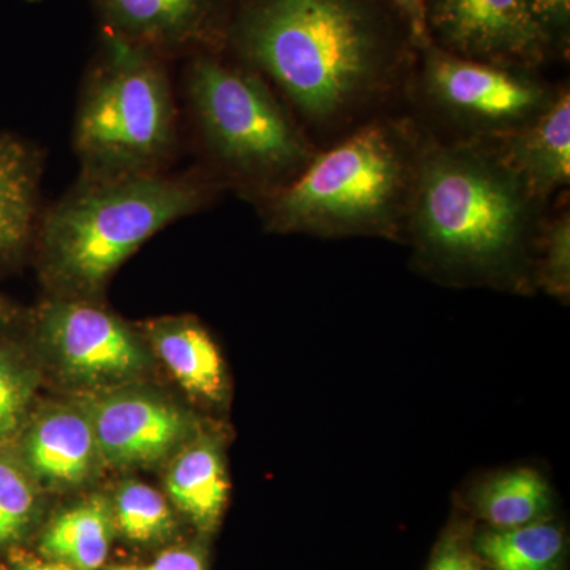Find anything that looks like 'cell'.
<instances>
[{
  "mask_svg": "<svg viewBox=\"0 0 570 570\" xmlns=\"http://www.w3.org/2000/svg\"><path fill=\"white\" fill-rule=\"evenodd\" d=\"M82 176L167 171L178 148V110L167 59L104 29L73 126Z\"/></svg>",
  "mask_w": 570,
  "mask_h": 570,
  "instance_id": "obj_6",
  "label": "cell"
},
{
  "mask_svg": "<svg viewBox=\"0 0 570 570\" xmlns=\"http://www.w3.org/2000/svg\"><path fill=\"white\" fill-rule=\"evenodd\" d=\"M474 549L490 570H562L566 535L547 519L517 530L489 528L474 539Z\"/></svg>",
  "mask_w": 570,
  "mask_h": 570,
  "instance_id": "obj_19",
  "label": "cell"
},
{
  "mask_svg": "<svg viewBox=\"0 0 570 570\" xmlns=\"http://www.w3.org/2000/svg\"><path fill=\"white\" fill-rule=\"evenodd\" d=\"M475 510L490 530L508 531L550 519L551 493L531 469L504 472L480 487Z\"/></svg>",
  "mask_w": 570,
  "mask_h": 570,
  "instance_id": "obj_18",
  "label": "cell"
},
{
  "mask_svg": "<svg viewBox=\"0 0 570 570\" xmlns=\"http://www.w3.org/2000/svg\"><path fill=\"white\" fill-rule=\"evenodd\" d=\"M40 508V483L26 466L17 441L0 445V550L18 542Z\"/></svg>",
  "mask_w": 570,
  "mask_h": 570,
  "instance_id": "obj_20",
  "label": "cell"
},
{
  "mask_svg": "<svg viewBox=\"0 0 570 570\" xmlns=\"http://www.w3.org/2000/svg\"><path fill=\"white\" fill-rule=\"evenodd\" d=\"M393 7L403 13L412 31H414L415 39H417L420 47L425 45V0H387Z\"/></svg>",
  "mask_w": 570,
  "mask_h": 570,
  "instance_id": "obj_27",
  "label": "cell"
},
{
  "mask_svg": "<svg viewBox=\"0 0 570 570\" xmlns=\"http://www.w3.org/2000/svg\"><path fill=\"white\" fill-rule=\"evenodd\" d=\"M18 316H20L18 307L0 296V326L13 324Z\"/></svg>",
  "mask_w": 570,
  "mask_h": 570,
  "instance_id": "obj_29",
  "label": "cell"
},
{
  "mask_svg": "<svg viewBox=\"0 0 570 570\" xmlns=\"http://www.w3.org/2000/svg\"><path fill=\"white\" fill-rule=\"evenodd\" d=\"M428 570H490L485 561L461 532L445 535Z\"/></svg>",
  "mask_w": 570,
  "mask_h": 570,
  "instance_id": "obj_25",
  "label": "cell"
},
{
  "mask_svg": "<svg viewBox=\"0 0 570 570\" xmlns=\"http://www.w3.org/2000/svg\"><path fill=\"white\" fill-rule=\"evenodd\" d=\"M0 570H6V569H3V568H0Z\"/></svg>",
  "mask_w": 570,
  "mask_h": 570,
  "instance_id": "obj_30",
  "label": "cell"
},
{
  "mask_svg": "<svg viewBox=\"0 0 570 570\" xmlns=\"http://www.w3.org/2000/svg\"><path fill=\"white\" fill-rule=\"evenodd\" d=\"M223 186L205 168L186 174L80 176L36 232L50 283L91 299L157 232L205 208Z\"/></svg>",
  "mask_w": 570,
  "mask_h": 570,
  "instance_id": "obj_4",
  "label": "cell"
},
{
  "mask_svg": "<svg viewBox=\"0 0 570 570\" xmlns=\"http://www.w3.org/2000/svg\"><path fill=\"white\" fill-rule=\"evenodd\" d=\"M425 129L411 112H382L318 149L298 178L257 204L276 234L404 239Z\"/></svg>",
  "mask_w": 570,
  "mask_h": 570,
  "instance_id": "obj_3",
  "label": "cell"
},
{
  "mask_svg": "<svg viewBox=\"0 0 570 570\" xmlns=\"http://www.w3.org/2000/svg\"><path fill=\"white\" fill-rule=\"evenodd\" d=\"M37 333L62 376L81 387H124L149 365L132 330L89 299L48 302L37 314Z\"/></svg>",
  "mask_w": 570,
  "mask_h": 570,
  "instance_id": "obj_8",
  "label": "cell"
},
{
  "mask_svg": "<svg viewBox=\"0 0 570 570\" xmlns=\"http://www.w3.org/2000/svg\"><path fill=\"white\" fill-rule=\"evenodd\" d=\"M80 406L91 422L104 463L115 468L157 463L194 430L193 420L181 409L135 390H105Z\"/></svg>",
  "mask_w": 570,
  "mask_h": 570,
  "instance_id": "obj_10",
  "label": "cell"
},
{
  "mask_svg": "<svg viewBox=\"0 0 570 570\" xmlns=\"http://www.w3.org/2000/svg\"><path fill=\"white\" fill-rule=\"evenodd\" d=\"M112 510L116 527L135 542H154L174 531V513L163 494L137 480H127L116 491Z\"/></svg>",
  "mask_w": 570,
  "mask_h": 570,
  "instance_id": "obj_22",
  "label": "cell"
},
{
  "mask_svg": "<svg viewBox=\"0 0 570 570\" xmlns=\"http://www.w3.org/2000/svg\"><path fill=\"white\" fill-rule=\"evenodd\" d=\"M184 97L205 170L255 205L298 178L318 151L269 82L224 51L189 56Z\"/></svg>",
  "mask_w": 570,
  "mask_h": 570,
  "instance_id": "obj_5",
  "label": "cell"
},
{
  "mask_svg": "<svg viewBox=\"0 0 570 570\" xmlns=\"http://www.w3.org/2000/svg\"><path fill=\"white\" fill-rule=\"evenodd\" d=\"M26 466L40 487L82 485L102 466L92 425L81 406H56L26 422L17 442Z\"/></svg>",
  "mask_w": 570,
  "mask_h": 570,
  "instance_id": "obj_12",
  "label": "cell"
},
{
  "mask_svg": "<svg viewBox=\"0 0 570 570\" xmlns=\"http://www.w3.org/2000/svg\"><path fill=\"white\" fill-rule=\"evenodd\" d=\"M115 510L110 499L94 497L63 510L48 524L40 540L47 560L78 570L102 568L115 538Z\"/></svg>",
  "mask_w": 570,
  "mask_h": 570,
  "instance_id": "obj_17",
  "label": "cell"
},
{
  "mask_svg": "<svg viewBox=\"0 0 570 570\" xmlns=\"http://www.w3.org/2000/svg\"><path fill=\"white\" fill-rule=\"evenodd\" d=\"M40 384L37 367L13 344L0 341V445L20 436Z\"/></svg>",
  "mask_w": 570,
  "mask_h": 570,
  "instance_id": "obj_21",
  "label": "cell"
},
{
  "mask_svg": "<svg viewBox=\"0 0 570 570\" xmlns=\"http://www.w3.org/2000/svg\"><path fill=\"white\" fill-rule=\"evenodd\" d=\"M426 39L472 61L540 70L562 59L527 0H425Z\"/></svg>",
  "mask_w": 570,
  "mask_h": 570,
  "instance_id": "obj_9",
  "label": "cell"
},
{
  "mask_svg": "<svg viewBox=\"0 0 570 570\" xmlns=\"http://www.w3.org/2000/svg\"><path fill=\"white\" fill-rule=\"evenodd\" d=\"M419 41L387 0H230L223 51L269 82L324 149L397 110Z\"/></svg>",
  "mask_w": 570,
  "mask_h": 570,
  "instance_id": "obj_1",
  "label": "cell"
},
{
  "mask_svg": "<svg viewBox=\"0 0 570 570\" xmlns=\"http://www.w3.org/2000/svg\"><path fill=\"white\" fill-rule=\"evenodd\" d=\"M149 343L176 381L193 395L219 401L225 395V367L208 332L190 318H160L148 325Z\"/></svg>",
  "mask_w": 570,
  "mask_h": 570,
  "instance_id": "obj_15",
  "label": "cell"
},
{
  "mask_svg": "<svg viewBox=\"0 0 570 570\" xmlns=\"http://www.w3.org/2000/svg\"><path fill=\"white\" fill-rule=\"evenodd\" d=\"M504 163L531 193L550 204L568 193L570 184V91L561 85L553 102L539 118L494 142Z\"/></svg>",
  "mask_w": 570,
  "mask_h": 570,
  "instance_id": "obj_13",
  "label": "cell"
},
{
  "mask_svg": "<svg viewBox=\"0 0 570 570\" xmlns=\"http://www.w3.org/2000/svg\"><path fill=\"white\" fill-rule=\"evenodd\" d=\"M112 570H205L204 560L194 550H170L148 566H124Z\"/></svg>",
  "mask_w": 570,
  "mask_h": 570,
  "instance_id": "obj_26",
  "label": "cell"
},
{
  "mask_svg": "<svg viewBox=\"0 0 570 570\" xmlns=\"http://www.w3.org/2000/svg\"><path fill=\"white\" fill-rule=\"evenodd\" d=\"M550 208L497 146L442 140L425 130L404 239L444 272L520 281Z\"/></svg>",
  "mask_w": 570,
  "mask_h": 570,
  "instance_id": "obj_2",
  "label": "cell"
},
{
  "mask_svg": "<svg viewBox=\"0 0 570 570\" xmlns=\"http://www.w3.org/2000/svg\"><path fill=\"white\" fill-rule=\"evenodd\" d=\"M41 154L24 138L0 132V261L33 238L39 219Z\"/></svg>",
  "mask_w": 570,
  "mask_h": 570,
  "instance_id": "obj_14",
  "label": "cell"
},
{
  "mask_svg": "<svg viewBox=\"0 0 570 570\" xmlns=\"http://www.w3.org/2000/svg\"><path fill=\"white\" fill-rule=\"evenodd\" d=\"M560 88L540 70L472 61L426 41L419 48L404 100L434 137L494 145L539 118Z\"/></svg>",
  "mask_w": 570,
  "mask_h": 570,
  "instance_id": "obj_7",
  "label": "cell"
},
{
  "mask_svg": "<svg viewBox=\"0 0 570 570\" xmlns=\"http://www.w3.org/2000/svg\"><path fill=\"white\" fill-rule=\"evenodd\" d=\"M540 265H535V281L549 294L561 299L570 292V209L568 200L557 208L551 206L543 223L538 253Z\"/></svg>",
  "mask_w": 570,
  "mask_h": 570,
  "instance_id": "obj_23",
  "label": "cell"
},
{
  "mask_svg": "<svg viewBox=\"0 0 570 570\" xmlns=\"http://www.w3.org/2000/svg\"><path fill=\"white\" fill-rule=\"evenodd\" d=\"M11 562H13L14 570H78L63 564V562L37 560V558L20 553V551H14L11 554Z\"/></svg>",
  "mask_w": 570,
  "mask_h": 570,
  "instance_id": "obj_28",
  "label": "cell"
},
{
  "mask_svg": "<svg viewBox=\"0 0 570 570\" xmlns=\"http://www.w3.org/2000/svg\"><path fill=\"white\" fill-rule=\"evenodd\" d=\"M167 491L176 508L202 530L212 531L228 498L227 471L217 442L209 438L189 442L168 469Z\"/></svg>",
  "mask_w": 570,
  "mask_h": 570,
  "instance_id": "obj_16",
  "label": "cell"
},
{
  "mask_svg": "<svg viewBox=\"0 0 570 570\" xmlns=\"http://www.w3.org/2000/svg\"><path fill=\"white\" fill-rule=\"evenodd\" d=\"M535 21L547 33L561 58L570 45V0H527Z\"/></svg>",
  "mask_w": 570,
  "mask_h": 570,
  "instance_id": "obj_24",
  "label": "cell"
},
{
  "mask_svg": "<svg viewBox=\"0 0 570 570\" xmlns=\"http://www.w3.org/2000/svg\"><path fill=\"white\" fill-rule=\"evenodd\" d=\"M107 31L160 58L223 51L230 0H94Z\"/></svg>",
  "mask_w": 570,
  "mask_h": 570,
  "instance_id": "obj_11",
  "label": "cell"
}]
</instances>
